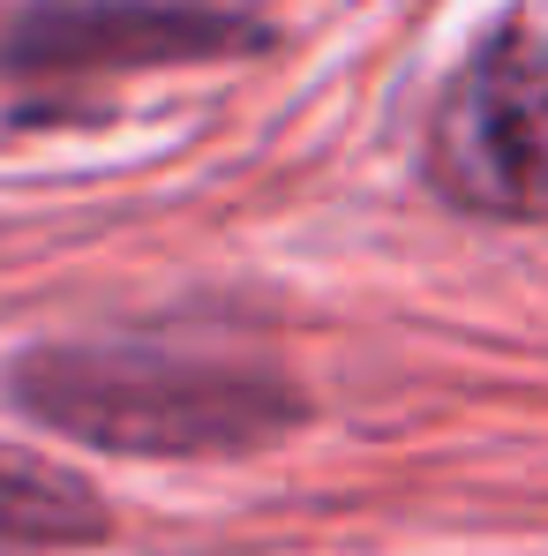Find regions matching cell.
Here are the masks:
<instances>
[{
    "mask_svg": "<svg viewBox=\"0 0 548 556\" xmlns=\"http://www.w3.org/2000/svg\"><path fill=\"white\" fill-rule=\"evenodd\" d=\"M8 399L113 459H248L308 421V399L278 369L174 339H46L15 354Z\"/></svg>",
    "mask_w": 548,
    "mask_h": 556,
    "instance_id": "1",
    "label": "cell"
},
{
    "mask_svg": "<svg viewBox=\"0 0 548 556\" xmlns=\"http://www.w3.org/2000/svg\"><path fill=\"white\" fill-rule=\"evenodd\" d=\"M113 534V511L84 473L46 452L0 444V549H91Z\"/></svg>",
    "mask_w": 548,
    "mask_h": 556,
    "instance_id": "4",
    "label": "cell"
},
{
    "mask_svg": "<svg viewBox=\"0 0 548 556\" xmlns=\"http://www.w3.org/2000/svg\"><path fill=\"white\" fill-rule=\"evenodd\" d=\"M429 188L473 218H548V46L496 23L436 98Z\"/></svg>",
    "mask_w": 548,
    "mask_h": 556,
    "instance_id": "2",
    "label": "cell"
},
{
    "mask_svg": "<svg viewBox=\"0 0 548 556\" xmlns=\"http://www.w3.org/2000/svg\"><path fill=\"white\" fill-rule=\"evenodd\" d=\"M271 30L211 0H30L0 23L8 84H98L136 68H195L264 53Z\"/></svg>",
    "mask_w": 548,
    "mask_h": 556,
    "instance_id": "3",
    "label": "cell"
}]
</instances>
